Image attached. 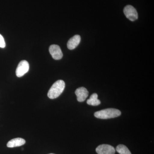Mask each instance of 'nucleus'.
Masks as SVG:
<instances>
[{
	"instance_id": "obj_10",
	"label": "nucleus",
	"mask_w": 154,
	"mask_h": 154,
	"mask_svg": "<svg viewBox=\"0 0 154 154\" xmlns=\"http://www.w3.org/2000/svg\"><path fill=\"white\" fill-rule=\"evenodd\" d=\"M98 96L95 93L90 96V99L87 101V104L92 106H98L101 104L100 100L98 99Z\"/></svg>"
},
{
	"instance_id": "obj_13",
	"label": "nucleus",
	"mask_w": 154,
	"mask_h": 154,
	"mask_svg": "<svg viewBox=\"0 0 154 154\" xmlns=\"http://www.w3.org/2000/svg\"><path fill=\"white\" fill-rule=\"evenodd\" d=\"M54 154L51 153V154Z\"/></svg>"
},
{
	"instance_id": "obj_4",
	"label": "nucleus",
	"mask_w": 154,
	"mask_h": 154,
	"mask_svg": "<svg viewBox=\"0 0 154 154\" xmlns=\"http://www.w3.org/2000/svg\"><path fill=\"white\" fill-rule=\"evenodd\" d=\"M29 70V64L28 62L26 60L21 61L16 70V75L17 77L20 78L28 72Z\"/></svg>"
},
{
	"instance_id": "obj_8",
	"label": "nucleus",
	"mask_w": 154,
	"mask_h": 154,
	"mask_svg": "<svg viewBox=\"0 0 154 154\" xmlns=\"http://www.w3.org/2000/svg\"><path fill=\"white\" fill-rule=\"evenodd\" d=\"M81 36L76 35L72 37L67 42V47L68 49L73 50L81 42Z\"/></svg>"
},
{
	"instance_id": "obj_7",
	"label": "nucleus",
	"mask_w": 154,
	"mask_h": 154,
	"mask_svg": "<svg viewBox=\"0 0 154 154\" xmlns=\"http://www.w3.org/2000/svg\"><path fill=\"white\" fill-rule=\"evenodd\" d=\"M75 94L77 96V100L79 102H83L88 97L89 92L86 88L81 87L76 89Z\"/></svg>"
},
{
	"instance_id": "obj_5",
	"label": "nucleus",
	"mask_w": 154,
	"mask_h": 154,
	"mask_svg": "<svg viewBox=\"0 0 154 154\" xmlns=\"http://www.w3.org/2000/svg\"><path fill=\"white\" fill-rule=\"evenodd\" d=\"M49 51L52 58L56 60L61 59L63 56V54L60 48L57 45H51L49 47Z\"/></svg>"
},
{
	"instance_id": "obj_9",
	"label": "nucleus",
	"mask_w": 154,
	"mask_h": 154,
	"mask_svg": "<svg viewBox=\"0 0 154 154\" xmlns=\"http://www.w3.org/2000/svg\"><path fill=\"white\" fill-rule=\"evenodd\" d=\"M26 143L25 140L22 138H16L9 141L7 143V146L8 148H14L20 146L25 144Z\"/></svg>"
},
{
	"instance_id": "obj_2",
	"label": "nucleus",
	"mask_w": 154,
	"mask_h": 154,
	"mask_svg": "<svg viewBox=\"0 0 154 154\" xmlns=\"http://www.w3.org/2000/svg\"><path fill=\"white\" fill-rule=\"evenodd\" d=\"M121 111L118 109L108 108L95 112L94 116L96 118L101 119L115 118L120 116Z\"/></svg>"
},
{
	"instance_id": "obj_3",
	"label": "nucleus",
	"mask_w": 154,
	"mask_h": 154,
	"mask_svg": "<svg viewBox=\"0 0 154 154\" xmlns=\"http://www.w3.org/2000/svg\"><path fill=\"white\" fill-rule=\"evenodd\" d=\"M123 12L126 18L130 21H134L138 19L137 11L132 6L127 5L125 7Z\"/></svg>"
},
{
	"instance_id": "obj_11",
	"label": "nucleus",
	"mask_w": 154,
	"mask_h": 154,
	"mask_svg": "<svg viewBox=\"0 0 154 154\" xmlns=\"http://www.w3.org/2000/svg\"><path fill=\"white\" fill-rule=\"evenodd\" d=\"M116 151L119 154H131L128 148L124 145L120 144L117 146Z\"/></svg>"
},
{
	"instance_id": "obj_12",
	"label": "nucleus",
	"mask_w": 154,
	"mask_h": 154,
	"mask_svg": "<svg viewBox=\"0 0 154 154\" xmlns=\"http://www.w3.org/2000/svg\"><path fill=\"white\" fill-rule=\"evenodd\" d=\"M6 43L5 42V39L3 36L0 34V48H4L5 47Z\"/></svg>"
},
{
	"instance_id": "obj_1",
	"label": "nucleus",
	"mask_w": 154,
	"mask_h": 154,
	"mask_svg": "<svg viewBox=\"0 0 154 154\" xmlns=\"http://www.w3.org/2000/svg\"><path fill=\"white\" fill-rule=\"evenodd\" d=\"M65 88V83L63 80H58L56 82L48 91V96L50 99L57 98L63 92Z\"/></svg>"
},
{
	"instance_id": "obj_6",
	"label": "nucleus",
	"mask_w": 154,
	"mask_h": 154,
	"mask_svg": "<svg viewBox=\"0 0 154 154\" xmlns=\"http://www.w3.org/2000/svg\"><path fill=\"white\" fill-rule=\"evenodd\" d=\"M96 152L98 154H114L115 149L112 146L107 144H102L96 148Z\"/></svg>"
}]
</instances>
